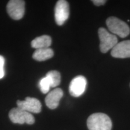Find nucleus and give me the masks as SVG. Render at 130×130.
Returning a JSON list of instances; mask_svg holds the SVG:
<instances>
[{
  "mask_svg": "<svg viewBox=\"0 0 130 130\" xmlns=\"http://www.w3.org/2000/svg\"><path fill=\"white\" fill-rule=\"evenodd\" d=\"M87 125L89 130H111L112 128L110 118L102 113L91 115L87 119Z\"/></svg>",
  "mask_w": 130,
  "mask_h": 130,
  "instance_id": "nucleus-1",
  "label": "nucleus"
},
{
  "mask_svg": "<svg viewBox=\"0 0 130 130\" xmlns=\"http://www.w3.org/2000/svg\"><path fill=\"white\" fill-rule=\"evenodd\" d=\"M106 24L112 33L121 38L126 37L130 32L129 27L126 23L115 16L108 18L106 21Z\"/></svg>",
  "mask_w": 130,
  "mask_h": 130,
  "instance_id": "nucleus-2",
  "label": "nucleus"
},
{
  "mask_svg": "<svg viewBox=\"0 0 130 130\" xmlns=\"http://www.w3.org/2000/svg\"><path fill=\"white\" fill-rule=\"evenodd\" d=\"M98 35L100 40V50L102 53H106L118 43V38L116 36L110 33L105 28H99Z\"/></svg>",
  "mask_w": 130,
  "mask_h": 130,
  "instance_id": "nucleus-3",
  "label": "nucleus"
},
{
  "mask_svg": "<svg viewBox=\"0 0 130 130\" xmlns=\"http://www.w3.org/2000/svg\"><path fill=\"white\" fill-rule=\"evenodd\" d=\"M9 116L10 121L14 123L32 125L35 123V119L32 114L21 108H13L9 112Z\"/></svg>",
  "mask_w": 130,
  "mask_h": 130,
  "instance_id": "nucleus-4",
  "label": "nucleus"
},
{
  "mask_svg": "<svg viewBox=\"0 0 130 130\" xmlns=\"http://www.w3.org/2000/svg\"><path fill=\"white\" fill-rule=\"evenodd\" d=\"M7 11L11 18L14 20L22 19L25 13V1L10 0L7 5Z\"/></svg>",
  "mask_w": 130,
  "mask_h": 130,
  "instance_id": "nucleus-5",
  "label": "nucleus"
},
{
  "mask_svg": "<svg viewBox=\"0 0 130 130\" xmlns=\"http://www.w3.org/2000/svg\"><path fill=\"white\" fill-rule=\"evenodd\" d=\"M55 20L58 25H62L69 16V5L67 1L59 0L55 7Z\"/></svg>",
  "mask_w": 130,
  "mask_h": 130,
  "instance_id": "nucleus-6",
  "label": "nucleus"
},
{
  "mask_svg": "<svg viewBox=\"0 0 130 130\" xmlns=\"http://www.w3.org/2000/svg\"><path fill=\"white\" fill-rule=\"evenodd\" d=\"M17 106L30 113H39L42 110V104L39 100L31 97L25 98L24 101H18Z\"/></svg>",
  "mask_w": 130,
  "mask_h": 130,
  "instance_id": "nucleus-7",
  "label": "nucleus"
},
{
  "mask_svg": "<svg viewBox=\"0 0 130 130\" xmlns=\"http://www.w3.org/2000/svg\"><path fill=\"white\" fill-rule=\"evenodd\" d=\"M87 86V80L84 76L75 77L69 84V93L72 96L79 97L84 93Z\"/></svg>",
  "mask_w": 130,
  "mask_h": 130,
  "instance_id": "nucleus-8",
  "label": "nucleus"
},
{
  "mask_svg": "<svg viewBox=\"0 0 130 130\" xmlns=\"http://www.w3.org/2000/svg\"><path fill=\"white\" fill-rule=\"evenodd\" d=\"M111 54L115 58L130 57V40H124L117 43L116 46L112 49Z\"/></svg>",
  "mask_w": 130,
  "mask_h": 130,
  "instance_id": "nucleus-9",
  "label": "nucleus"
},
{
  "mask_svg": "<svg viewBox=\"0 0 130 130\" xmlns=\"http://www.w3.org/2000/svg\"><path fill=\"white\" fill-rule=\"evenodd\" d=\"M63 92L61 89L56 88L50 92L45 98V103L50 109H56L59 105L60 101L63 97Z\"/></svg>",
  "mask_w": 130,
  "mask_h": 130,
  "instance_id": "nucleus-10",
  "label": "nucleus"
},
{
  "mask_svg": "<svg viewBox=\"0 0 130 130\" xmlns=\"http://www.w3.org/2000/svg\"><path fill=\"white\" fill-rule=\"evenodd\" d=\"M52 39L51 37L48 35H43L35 38L31 41V46L38 50L42 48H47L51 46Z\"/></svg>",
  "mask_w": 130,
  "mask_h": 130,
  "instance_id": "nucleus-11",
  "label": "nucleus"
},
{
  "mask_svg": "<svg viewBox=\"0 0 130 130\" xmlns=\"http://www.w3.org/2000/svg\"><path fill=\"white\" fill-rule=\"evenodd\" d=\"M54 56V51L50 48L36 50L32 54V58L39 61H45L52 58Z\"/></svg>",
  "mask_w": 130,
  "mask_h": 130,
  "instance_id": "nucleus-12",
  "label": "nucleus"
},
{
  "mask_svg": "<svg viewBox=\"0 0 130 130\" xmlns=\"http://www.w3.org/2000/svg\"><path fill=\"white\" fill-rule=\"evenodd\" d=\"M50 81L51 87H56L60 84L61 75L57 71H51L46 74L45 76Z\"/></svg>",
  "mask_w": 130,
  "mask_h": 130,
  "instance_id": "nucleus-13",
  "label": "nucleus"
},
{
  "mask_svg": "<svg viewBox=\"0 0 130 130\" xmlns=\"http://www.w3.org/2000/svg\"><path fill=\"white\" fill-rule=\"evenodd\" d=\"M39 87L40 91L43 94H46L49 92L50 87H51V84H50L48 79L46 77L40 79L39 82Z\"/></svg>",
  "mask_w": 130,
  "mask_h": 130,
  "instance_id": "nucleus-14",
  "label": "nucleus"
},
{
  "mask_svg": "<svg viewBox=\"0 0 130 130\" xmlns=\"http://www.w3.org/2000/svg\"><path fill=\"white\" fill-rule=\"evenodd\" d=\"M4 63L5 59L2 56L0 55V79H2L4 77Z\"/></svg>",
  "mask_w": 130,
  "mask_h": 130,
  "instance_id": "nucleus-15",
  "label": "nucleus"
},
{
  "mask_svg": "<svg viewBox=\"0 0 130 130\" xmlns=\"http://www.w3.org/2000/svg\"><path fill=\"white\" fill-rule=\"evenodd\" d=\"M92 2L93 3V4L96 6H101L102 5L105 4V3H106V1L105 0H93Z\"/></svg>",
  "mask_w": 130,
  "mask_h": 130,
  "instance_id": "nucleus-16",
  "label": "nucleus"
}]
</instances>
